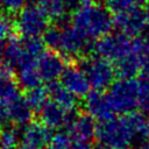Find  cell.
<instances>
[{
  "instance_id": "cell-1",
  "label": "cell",
  "mask_w": 149,
  "mask_h": 149,
  "mask_svg": "<svg viewBox=\"0 0 149 149\" xmlns=\"http://www.w3.org/2000/svg\"><path fill=\"white\" fill-rule=\"evenodd\" d=\"M72 26L87 40L100 38L109 34L114 26L111 9L95 2H83L72 15Z\"/></svg>"
},
{
  "instance_id": "cell-2",
  "label": "cell",
  "mask_w": 149,
  "mask_h": 149,
  "mask_svg": "<svg viewBox=\"0 0 149 149\" xmlns=\"http://www.w3.org/2000/svg\"><path fill=\"white\" fill-rule=\"evenodd\" d=\"M95 139L106 149H126L135 141V134L128 115L109 118L97 126Z\"/></svg>"
},
{
  "instance_id": "cell-3",
  "label": "cell",
  "mask_w": 149,
  "mask_h": 149,
  "mask_svg": "<svg viewBox=\"0 0 149 149\" xmlns=\"http://www.w3.org/2000/svg\"><path fill=\"white\" fill-rule=\"evenodd\" d=\"M114 113L130 114L140 106V83L133 78H120L114 81L107 93Z\"/></svg>"
},
{
  "instance_id": "cell-4",
  "label": "cell",
  "mask_w": 149,
  "mask_h": 149,
  "mask_svg": "<svg viewBox=\"0 0 149 149\" xmlns=\"http://www.w3.org/2000/svg\"><path fill=\"white\" fill-rule=\"evenodd\" d=\"M80 68L85 72L93 90L104 91L105 88L111 87V85L114 83L116 71L112 65V62L106 58L100 56L88 57L83 61Z\"/></svg>"
},
{
  "instance_id": "cell-5",
  "label": "cell",
  "mask_w": 149,
  "mask_h": 149,
  "mask_svg": "<svg viewBox=\"0 0 149 149\" xmlns=\"http://www.w3.org/2000/svg\"><path fill=\"white\" fill-rule=\"evenodd\" d=\"M15 26L23 37H38L48 29V15L40 7L29 5L19 12Z\"/></svg>"
},
{
  "instance_id": "cell-6",
  "label": "cell",
  "mask_w": 149,
  "mask_h": 149,
  "mask_svg": "<svg viewBox=\"0 0 149 149\" xmlns=\"http://www.w3.org/2000/svg\"><path fill=\"white\" fill-rule=\"evenodd\" d=\"M94 50L98 56L108 61H119L123 56L130 52L132 41L129 36L122 33H109L100 37L94 44Z\"/></svg>"
},
{
  "instance_id": "cell-7",
  "label": "cell",
  "mask_w": 149,
  "mask_h": 149,
  "mask_svg": "<svg viewBox=\"0 0 149 149\" xmlns=\"http://www.w3.org/2000/svg\"><path fill=\"white\" fill-rule=\"evenodd\" d=\"M113 19L114 27L127 36H139L148 26L146 10L140 7L116 12Z\"/></svg>"
},
{
  "instance_id": "cell-8",
  "label": "cell",
  "mask_w": 149,
  "mask_h": 149,
  "mask_svg": "<svg viewBox=\"0 0 149 149\" xmlns=\"http://www.w3.org/2000/svg\"><path fill=\"white\" fill-rule=\"evenodd\" d=\"M88 40L73 26H63L58 52L66 57H74L84 54L88 49Z\"/></svg>"
},
{
  "instance_id": "cell-9",
  "label": "cell",
  "mask_w": 149,
  "mask_h": 149,
  "mask_svg": "<svg viewBox=\"0 0 149 149\" xmlns=\"http://www.w3.org/2000/svg\"><path fill=\"white\" fill-rule=\"evenodd\" d=\"M38 113L41 122L51 129L61 128L63 126L68 127L77 115L76 112H69L52 100H48L38 111Z\"/></svg>"
},
{
  "instance_id": "cell-10",
  "label": "cell",
  "mask_w": 149,
  "mask_h": 149,
  "mask_svg": "<svg viewBox=\"0 0 149 149\" xmlns=\"http://www.w3.org/2000/svg\"><path fill=\"white\" fill-rule=\"evenodd\" d=\"M51 128L43 122H29L21 130V141L23 146L33 149H43L52 140Z\"/></svg>"
},
{
  "instance_id": "cell-11",
  "label": "cell",
  "mask_w": 149,
  "mask_h": 149,
  "mask_svg": "<svg viewBox=\"0 0 149 149\" xmlns=\"http://www.w3.org/2000/svg\"><path fill=\"white\" fill-rule=\"evenodd\" d=\"M65 68L66 65L63 57L52 50L44 51L37 61V69L42 77V80L47 81L48 84L54 83L58 78H61Z\"/></svg>"
},
{
  "instance_id": "cell-12",
  "label": "cell",
  "mask_w": 149,
  "mask_h": 149,
  "mask_svg": "<svg viewBox=\"0 0 149 149\" xmlns=\"http://www.w3.org/2000/svg\"><path fill=\"white\" fill-rule=\"evenodd\" d=\"M85 108L87 113L94 119L102 121L113 116L114 109L111 104L108 94L102 91L93 90L85 95Z\"/></svg>"
},
{
  "instance_id": "cell-13",
  "label": "cell",
  "mask_w": 149,
  "mask_h": 149,
  "mask_svg": "<svg viewBox=\"0 0 149 149\" xmlns=\"http://www.w3.org/2000/svg\"><path fill=\"white\" fill-rule=\"evenodd\" d=\"M61 83L76 97H84L90 92L88 79L81 68L69 65L61 76Z\"/></svg>"
},
{
  "instance_id": "cell-14",
  "label": "cell",
  "mask_w": 149,
  "mask_h": 149,
  "mask_svg": "<svg viewBox=\"0 0 149 149\" xmlns=\"http://www.w3.org/2000/svg\"><path fill=\"white\" fill-rule=\"evenodd\" d=\"M95 132L97 125L94 118L88 113L76 115L71 123L68 126V133L73 140L90 142L93 137H95Z\"/></svg>"
},
{
  "instance_id": "cell-15",
  "label": "cell",
  "mask_w": 149,
  "mask_h": 149,
  "mask_svg": "<svg viewBox=\"0 0 149 149\" xmlns=\"http://www.w3.org/2000/svg\"><path fill=\"white\" fill-rule=\"evenodd\" d=\"M3 102V101H2ZM8 114L9 122L16 125V126H26L30 122L33 116V107L28 102L27 98L22 94L17 98L5 102Z\"/></svg>"
},
{
  "instance_id": "cell-16",
  "label": "cell",
  "mask_w": 149,
  "mask_h": 149,
  "mask_svg": "<svg viewBox=\"0 0 149 149\" xmlns=\"http://www.w3.org/2000/svg\"><path fill=\"white\" fill-rule=\"evenodd\" d=\"M48 92L52 101L69 112H76L77 97L71 93L64 85H62V83H50L48 86Z\"/></svg>"
},
{
  "instance_id": "cell-17",
  "label": "cell",
  "mask_w": 149,
  "mask_h": 149,
  "mask_svg": "<svg viewBox=\"0 0 149 149\" xmlns=\"http://www.w3.org/2000/svg\"><path fill=\"white\" fill-rule=\"evenodd\" d=\"M142 59L132 50L129 54L115 62V71L120 78H133L142 68Z\"/></svg>"
},
{
  "instance_id": "cell-18",
  "label": "cell",
  "mask_w": 149,
  "mask_h": 149,
  "mask_svg": "<svg viewBox=\"0 0 149 149\" xmlns=\"http://www.w3.org/2000/svg\"><path fill=\"white\" fill-rule=\"evenodd\" d=\"M3 61L13 68H20L24 61L22 38H9L3 48Z\"/></svg>"
},
{
  "instance_id": "cell-19",
  "label": "cell",
  "mask_w": 149,
  "mask_h": 149,
  "mask_svg": "<svg viewBox=\"0 0 149 149\" xmlns=\"http://www.w3.org/2000/svg\"><path fill=\"white\" fill-rule=\"evenodd\" d=\"M17 81L22 88L31 90L42 84V77L38 72L37 64L35 65H26L17 69Z\"/></svg>"
},
{
  "instance_id": "cell-20",
  "label": "cell",
  "mask_w": 149,
  "mask_h": 149,
  "mask_svg": "<svg viewBox=\"0 0 149 149\" xmlns=\"http://www.w3.org/2000/svg\"><path fill=\"white\" fill-rule=\"evenodd\" d=\"M37 7H40L48 17L55 20H62L65 16L66 9L69 8L68 0H31Z\"/></svg>"
},
{
  "instance_id": "cell-21",
  "label": "cell",
  "mask_w": 149,
  "mask_h": 149,
  "mask_svg": "<svg viewBox=\"0 0 149 149\" xmlns=\"http://www.w3.org/2000/svg\"><path fill=\"white\" fill-rule=\"evenodd\" d=\"M128 118L135 134V141L142 142L149 139V118L135 112L128 114Z\"/></svg>"
},
{
  "instance_id": "cell-22",
  "label": "cell",
  "mask_w": 149,
  "mask_h": 149,
  "mask_svg": "<svg viewBox=\"0 0 149 149\" xmlns=\"http://www.w3.org/2000/svg\"><path fill=\"white\" fill-rule=\"evenodd\" d=\"M20 87L17 79H14L13 76L0 77V101L8 102L21 95Z\"/></svg>"
},
{
  "instance_id": "cell-23",
  "label": "cell",
  "mask_w": 149,
  "mask_h": 149,
  "mask_svg": "<svg viewBox=\"0 0 149 149\" xmlns=\"http://www.w3.org/2000/svg\"><path fill=\"white\" fill-rule=\"evenodd\" d=\"M48 97H49V92L48 88L41 86H37L35 88L28 90L27 92V100L30 104V106L33 107L34 111H40L42 108V106L48 101Z\"/></svg>"
},
{
  "instance_id": "cell-24",
  "label": "cell",
  "mask_w": 149,
  "mask_h": 149,
  "mask_svg": "<svg viewBox=\"0 0 149 149\" xmlns=\"http://www.w3.org/2000/svg\"><path fill=\"white\" fill-rule=\"evenodd\" d=\"M19 140H21V132L13 127H6L0 132V147L15 149Z\"/></svg>"
},
{
  "instance_id": "cell-25",
  "label": "cell",
  "mask_w": 149,
  "mask_h": 149,
  "mask_svg": "<svg viewBox=\"0 0 149 149\" xmlns=\"http://www.w3.org/2000/svg\"><path fill=\"white\" fill-rule=\"evenodd\" d=\"M132 51L136 54L142 62L149 58V34L136 36L132 41Z\"/></svg>"
},
{
  "instance_id": "cell-26",
  "label": "cell",
  "mask_w": 149,
  "mask_h": 149,
  "mask_svg": "<svg viewBox=\"0 0 149 149\" xmlns=\"http://www.w3.org/2000/svg\"><path fill=\"white\" fill-rule=\"evenodd\" d=\"M47 149H74L73 139L69 135V133L61 132L52 136V140Z\"/></svg>"
},
{
  "instance_id": "cell-27",
  "label": "cell",
  "mask_w": 149,
  "mask_h": 149,
  "mask_svg": "<svg viewBox=\"0 0 149 149\" xmlns=\"http://www.w3.org/2000/svg\"><path fill=\"white\" fill-rule=\"evenodd\" d=\"M61 34H62V28L61 27L48 28L44 31V34H43V42H44V44L48 48H50L52 51H57L58 47H59Z\"/></svg>"
},
{
  "instance_id": "cell-28",
  "label": "cell",
  "mask_w": 149,
  "mask_h": 149,
  "mask_svg": "<svg viewBox=\"0 0 149 149\" xmlns=\"http://www.w3.org/2000/svg\"><path fill=\"white\" fill-rule=\"evenodd\" d=\"M147 0H107L108 8L113 12H121L135 7H141Z\"/></svg>"
},
{
  "instance_id": "cell-29",
  "label": "cell",
  "mask_w": 149,
  "mask_h": 149,
  "mask_svg": "<svg viewBox=\"0 0 149 149\" xmlns=\"http://www.w3.org/2000/svg\"><path fill=\"white\" fill-rule=\"evenodd\" d=\"M15 23L8 17L7 14H0V45L12 38V34L14 31Z\"/></svg>"
},
{
  "instance_id": "cell-30",
  "label": "cell",
  "mask_w": 149,
  "mask_h": 149,
  "mask_svg": "<svg viewBox=\"0 0 149 149\" xmlns=\"http://www.w3.org/2000/svg\"><path fill=\"white\" fill-rule=\"evenodd\" d=\"M140 83V90H141V97H140V107L141 109L149 114V77L141 76Z\"/></svg>"
},
{
  "instance_id": "cell-31",
  "label": "cell",
  "mask_w": 149,
  "mask_h": 149,
  "mask_svg": "<svg viewBox=\"0 0 149 149\" xmlns=\"http://www.w3.org/2000/svg\"><path fill=\"white\" fill-rule=\"evenodd\" d=\"M27 0H0V13L1 14H14L19 13L26 5Z\"/></svg>"
},
{
  "instance_id": "cell-32",
  "label": "cell",
  "mask_w": 149,
  "mask_h": 149,
  "mask_svg": "<svg viewBox=\"0 0 149 149\" xmlns=\"http://www.w3.org/2000/svg\"><path fill=\"white\" fill-rule=\"evenodd\" d=\"M83 2H85V0H68V5H69V8H73L74 9L77 7H79Z\"/></svg>"
},
{
  "instance_id": "cell-33",
  "label": "cell",
  "mask_w": 149,
  "mask_h": 149,
  "mask_svg": "<svg viewBox=\"0 0 149 149\" xmlns=\"http://www.w3.org/2000/svg\"><path fill=\"white\" fill-rule=\"evenodd\" d=\"M137 149H149V139H147V140H144V141L140 142V144H139V148H137Z\"/></svg>"
},
{
  "instance_id": "cell-34",
  "label": "cell",
  "mask_w": 149,
  "mask_h": 149,
  "mask_svg": "<svg viewBox=\"0 0 149 149\" xmlns=\"http://www.w3.org/2000/svg\"><path fill=\"white\" fill-rule=\"evenodd\" d=\"M146 17H147V22H148V26H149V7L146 9Z\"/></svg>"
},
{
  "instance_id": "cell-35",
  "label": "cell",
  "mask_w": 149,
  "mask_h": 149,
  "mask_svg": "<svg viewBox=\"0 0 149 149\" xmlns=\"http://www.w3.org/2000/svg\"><path fill=\"white\" fill-rule=\"evenodd\" d=\"M17 149H33V148H30V147H27V146H23V144H22V146H21V147H19Z\"/></svg>"
},
{
  "instance_id": "cell-36",
  "label": "cell",
  "mask_w": 149,
  "mask_h": 149,
  "mask_svg": "<svg viewBox=\"0 0 149 149\" xmlns=\"http://www.w3.org/2000/svg\"><path fill=\"white\" fill-rule=\"evenodd\" d=\"M90 1H91V2H95V3H99L101 0H90Z\"/></svg>"
},
{
  "instance_id": "cell-37",
  "label": "cell",
  "mask_w": 149,
  "mask_h": 149,
  "mask_svg": "<svg viewBox=\"0 0 149 149\" xmlns=\"http://www.w3.org/2000/svg\"><path fill=\"white\" fill-rule=\"evenodd\" d=\"M0 149H9V148H3V147H0Z\"/></svg>"
},
{
  "instance_id": "cell-38",
  "label": "cell",
  "mask_w": 149,
  "mask_h": 149,
  "mask_svg": "<svg viewBox=\"0 0 149 149\" xmlns=\"http://www.w3.org/2000/svg\"><path fill=\"white\" fill-rule=\"evenodd\" d=\"M0 49H1V45H0Z\"/></svg>"
}]
</instances>
